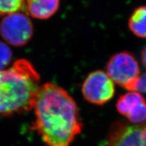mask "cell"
<instances>
[{"mask_svg":"<svg viewBox=\"0 0 146 146\" xmlns=\"http://www.w3.org/2000/svg\"><path fill=\"white\" fill-rule=\"evenodd\" d=\"M40 75L29 60L19 59L0 70V116H11L33 108L41 85Z\"/></svg>","mask_w":146,"mask_h":146,"instance_id":"obj_2","label":"cell"},{"mask_svg":"<svg viewBox=\"0 0 146 146\" xmlns=\"http://www.w3.org/2000/svg\"><path fill=\"white\" fill-rule=\"evenodd\" d=\"M25 6V0H0V16L18 12Z\"/></svg>","mask_w":146,"mask_h":146,"instance_id":"obj_10","label":"cell"},{"mask_svg":"<svg viewBox=\"0 0 146 146\" xmlns=\"http://www.w3.org/2000/svg\"><path fill=\"white\" fill-rule=\"evenodd\" d=\"M116 109L133 123H140L146 120V100L137 91L120 96L116 102Z\"/></svg>","mask_w":146,"mask_h":146,"instance_id":"obj_7","label":"cell"},{"mask_svg":"<svg viewBox=\"0 0 146 146\" xmlns=\"http://www.w3.org/2000/svg\"><path fill=\"white\" fill-rule=\"evenodd\" d=\"M107 146H146V125L114 124L110 131Z\"/></svg>","mask_w":146,"mask_h":146,"instance_id":"obj_6","label":"cell"},{"mask_svg":"<svg viewBox=\"0 0 146 146\" xmlns=\"http://www.w3.org/2000/svg\"><path fill=\"white\" fill-rule=\"evenodd\" d=\"M141 61L143 66L146 69V46L141 51Z\"/></svg>","mask_w":146,"mask_h":146,"instance_id":"obj_13","label":"cell"},{"mask_svg":"<svg viewBox=\"0 0 146 146\" xmlns=\"http://www.w3.org/2000/svg\"><path fill=\"white\" fill-rule=\"evenodd\" d=\"M0 33L7 43L23 46L31 39L33 26L25 14L18 12L6 15L0 24Z\"/></svg>","mask_w":146,"mask_h":146,"instance_id":"obj_4","label":"cell"},{"mask_svg":"<svg viewBox=\"0 0 146 146\" xmlns=\"http://www.w3.org/2000/svg\"><path fill=\"white\" fill-rule=\"evenodd\" d=\"M135 91L146 93V73L142 74L137 84Z\"/></svg>","mask_w":146,"mask_h":146,"instance_id":"obj_12","label":"cell"},{"mask_svg":"<svg viewBox=\"0 0 146 146\" xmlns=\"http://www.w3.org/2000/svg\"><path fill=\"white\" fill-rule=\"evenodd\" d=\"M129 27L135 35L146 39V5L135 10L129 20Z\"/></svg>","mask_w":146,"mask_h":146,"instance_id":"obj_9","label":"cell"},{"mask_svg":"<svg viewBox=\"0 0 146 146\" xmlns=\"http://www.w3.org/2000/svg\"><path fill=\"white\" fill-rule=\"evenodd\" d=\"M33 108L36 131L47 146H70L82 131L83 124L75 101L56 84L40 86Z\"/></svg>","mask_w":146,"mask_h":146,"instance_id":"obj_1","label":"cell"},{"mask_svg":"<svg viewBox=\"0 0 146 146\" xmlns=\"http://www.w3.org/2000/svg\"><path fill=\"white\" fill-rule=\"evenodd\" d=\"M28 14L36 19H47L56 13L60 0H25Z\"/></svg>","mask_w":146,"mask_h":146,"instance_id":"obj_8","label":"cell"},{"mask_svg":"<svg viewBox=\"0 0 146 146\" xmlns=\"http://www.w3.org/2000/svg\"><path fill=\"white\" fill-rule=\"evenodd\" d=\"M106 70L114 83L128 91H135L141 75L139 66L132 54L121 52L113 55L106 64Z\"/></svg>","mask_w":146,"mask_h":146,"instance_id":"obj_3","label":"cell"},{"mask_svg":"<svg viewBox=\"0 0 146 146\" xmlns=\"http://www.w3.org/2000/svg\"><path fill=\"white\" fill-rule=\"evenodd\" d=\"M12 58V53L10 47L0 41V70L5 69L10 63Z\"/></svg>","mask_w":146,"mask_h":146,"instance_id":"obj_11","label":"cell"},{"mask_svg":"<svg viewBox=\"0 0 146 146\" xmlns=\"http://www.w3.org/2000/svg\"><path fill=\"white\" fill-rule=\"evenodd\" d=\"M82 94L85 100L96 105H104L115 94L114 82L102 70L89 73L82 85Z\"/></svg>","mask_w":146,"mask_h":146,"instance_id":"obj_5","label":"cell"}]
</instances>
